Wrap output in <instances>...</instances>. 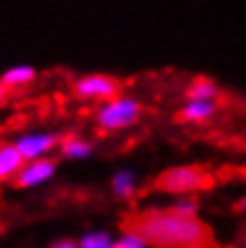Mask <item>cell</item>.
<instances>
[{
	"label": "cell",
	"instance_id": "obj_4",
	"mask_svg": "<svg viewBox=\"0 0 246 248\" xmlns=\"http://www.w3.org/2000/svg\"><path fill=\"white\" fill-rule=\"evenodd\" d=\"M124 84L122 79L113 77V74H103V72H91V74H84V77H77L72 81V95L77 100H84V103H91V100H113L117 95H122Z\"/></svg>",
	"mask_w": 246,
	"mask_h": 248
},
{
	"label": "cell",
	"instance_id": "obj_16",
	"mask_svg": "<svg viewBox=\"0 0 246 248\" xmlns=\"http://www.w3.org/2000/svg\"><path fill=\"white\" fill-rule=\"evenodd\" d=\"M48 248H79V244L72 241V239H58V241H53Z\"/></svg>",
	"mask_w": 246,
	"mask_h": 248
},
{
	"label": "cell",
	"instance_id": "obj_10",
	"mask_svg": "<svg viewBox=\"0 0 246 248\" xmlns=\"http://www.w3.org/2000/svg\"><path fill=\"white\" fill-rule=\"evenodd\" d=\"M36 79H38V69H36L33 64H15V67H10V69H5V72L0 74V81H2L10 91L31 86Z\"/></svg>",
	"mask_w": 246,
	"mask_h": 248
},
{
	"label": "cell",
	"instance_id": "obj_19",
	"mask_svg": "<svg viewBox=\"0 0 246 248\" xmlns=\"http://www.w3.org/2000/svg\"><path fill=\"white\" fill-rule=\"evenodd\" d=\"M230 248H246V239H244V241H237V244H232Z\"/></svg>",
	"mask_w": 246,
	"mask_h": 248
},
{
	"label": "cell",
	"instance_id": "obj_14",
	"mask_svg": "<svg viewBox=\"0 0 246 248\" xmlns=\"http://www.w3.org/2000/svg\"><path fill=\"white\" fill-rule=\"evenodd\" d=\"M113 234L108 229H91V232H84L79 236V248H110L113 246Z\"/></svg>",
	"mask_w": 246,
	"mask_h": 248
},
{
	"label": "cell",
	"instance_id": "obj_18",
	"mask_svg": "<svg viewBox=\"0 0 246 248\" xmlns=\"http://www.w3.org/2000/svg\"><path fill=\"white\" fill-rule=\"evenodd\" d=\"M234 213H239V215H246V196H242L237 203H234Z\"/></svg>",
	"mask_w": 246,
	"mask_h": 248
},
{
	"label": "cell",
	"instance_id": "obj_13",
	"mask_svg": "<svg viewBox=\"0 0 246 248\" xmlns=\"http://www.w3.org/2000/svg\"><path fill=\"white\" fill-rule=\"evenodd\" d=\"M167 213L180 217H198L201 213V201L196 198V193H184V196H175L172 203L165 208Z\"/></svg>",
	"mask_w": 246,
	"mask_h": 248
},
{
	"label": "cell",
	"instance_id": "obj_2",
	"mask_svg": "<svg viewBox=\"0 0 246 248\" xmlns=\"http://www.w3.org/2000/svg\"><path fill=\"white\" fill-rule=\"evenodd\" d=\"M213 182H215L213 174L201 165H172L155 177L153 188L167 196H184V193L208 191Z\"/></svg>",
	"mask_w": 246,
	"mask_h": 248
},
{
	"label": "cell",
	"instance_id": "obj_12",
	"mask_svg": "<svg viewBox=\"0 0 246 248\" xmlns=\"http://www.w3.org/2000/svg\"><path fill=\"white\" fill-rule=\"evenodd\" d=\"M220 98V86L208 77H196L186 86L184 100H217Z\"/></svg>",
	"mask_w": 246,
	"mask_h": 248
},
{
	"label": "cell",
	"instance_id": "obj_3",
	"mask_svg": "<svg viewBox=\"0 0 246 248\" xmlns=\"http://www.w3.org/2000/svg\"><path fill=\"white\" fill-rule=\"evenodd\" d=\"M144 115V103L136 95H117L113 100L100 103V108L93 112V122L105 131H124L139 124Z\"/></svg>",
	"mask_w": 246,
	"mask_h": 248
},
{
	"label": "cell",
	"instance_id": "obj_6",
	"mask_svg": "<svg viewBox=\"0 0 246 248\" xmlns=\"http://www.w3.org/2000/svg\"><path fill=\"white\" fill-rule=\"evenodd\" d=\"M58 174V157L48 155V157H38L29 160L22 165V170L17 172V177L12 179V184L17 188H38V186L50 184Z\"/></svg>",
	"mask_w": 246,
	"mask_h": 248
},
{
	"label": "cell",
	"instance_id": "obj_1",
	"mask_svg": "<svg viewBox=\"0 0 246 248\" xmlns=\"http://www.w3.org/2000/svg\"><path fill=\"white\" fill-rule=\"evenodd\" d=\"M151 248H203L211 229L198 217H180L167 210H151L129 222Z\"/></svg>",
	"mask_w": 246,
	"mask_h": 248
},
{
	"label": "cell",
	"instance_id": "obj_5",
	"mask_svg": "<svg viewBox=\"0 0 246 248\" xmlns=\"http://www.w3.org/2000/svg\"><path fill=\"white\" fill-rule=\"evenodd\" d=\"M65 139L62 131H27V134H19L12 139L15 148L19 151V155L24 157V162L29 160H38V157H48L53 155V151L60 148V141Z\"/></svg>",
	"mask_w": 246,
	"mask_h": 248
},
{
	"label": "cell",
	"instance_id": "obj_9",
	"mask_svg": "<svg viewBox=\"0 0 246 248\" xmlns=\"http://www.w3.org/2000/svg\"><path fill=\"white\" fill-rule=\"evenodd\" d=\"M58 153H60V157H65V160H89V157L96 153V146H93L91 139H86V136L65 134V139L60 141Z\"/></svg>",
	"mask_w": 246,
	"mask_h": 248
},
{
	"label": "cell",
	"instance_id": "obj_17",
	"mask_svg": "<svg viewBox=\"0 0 246 248\" xmlns=\"http://www.w3.org/2000/svg\"><path fill=\"white\" fill-rule=\"evenodd\" d=\"M10 95H12V91H10V89H7V86L0 81V108H5V105L10 103Z\"/></svg>",
	"mask_w": 246,
	"mask_h": 248
},
{
	"label": "cell",
	"instance_id": "obj_8",
	"mask_svg": "<svg viewBox=\"0 0 246 248\" xmlns=\"http://www.w3.org/2000/svg\"><path fill=\"white\" fill-rule=\"evenodd\" d=\"M108 186H110V193L117 201H129L139 191V177L131 167H120L110 174V184Z\"/></svg>",
	"mask_w": 246,
	"mask_h": 248
},
{
	"label": "cell",
	"instance_id": "obj_11",
	"mask_svg": "<svg viewBox=\"0 0 246 248\" xmlns=\"http://www.w3.org/2000/svg\"><path fill=\"white\" fill-rule=\"evenodd\" d=\"M22 165L24 157L15 148V143H0V182H12Z\"/></svg>",
	"mask_w": 246,
	"mask_h": 248
},
{
	"label": "cell",
	"instance_id": "obj_7",
	"mask_svg": "<svg viewBox=\"0 0 246 248\" xmlns=\"http://www.w3.org/2000/svg\"><path fill=\"white\" fill-rule=\"evenodd\" d=\"M217 115V100H184L177 112L182 124H203Z\"/></svg>",
	"mask_w": 246,
	"mask_h": 248
},
{
	"label": "cell",
	"instance_id": "obj_15",
	"mask_svg": "<svg viewBox=\"0 0 246 248\" xmlns=\"http://www.w3.org/2000/svg\"><path fill=\"white\" fill-rule=\"evenodd\" d=\"M110 248H151V246L146 244V239L134 227H124L120 232V236L113 239V246Z\"/></svg>",
	"mask_w": 246,
	"mask_h": 248
}]
</instances>
